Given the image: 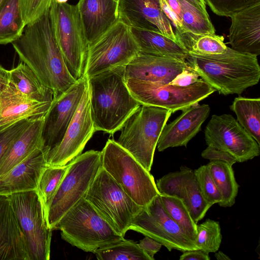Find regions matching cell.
Listing matches in <instances>:
<instances>
[{"instance_id":"f546056e","label":"cell","mask_w":260,"mask_h":260,"mask_svg":"<svg viewBox=\"0 0 260 260\" xmlns=\"http://www.w3.org/2000/svg\"><path fill=\"white\" fill-rule=\"evenodd\" d=\"M177 40L188 54L210 56L225 53L228 47L224 37L215 34L200 35L188 31H175Z\"/></svg>"},{"instance_id":"9a60e30c","label":"cell","mask_w":260,"mask_h":260,"mask_svg":"<svg viewBox=\"0 0 260 260\" xmlns=\"http://www.w3.org/2000/svg\"><path fill=\"white\" fill-rule=\"evenodd\" d=\"M91 114L89 92L87 86L77 110L61 142L51 149L48 165L63 166L81 154L85 145L95 132Z\"/></svg>"},{"instance_id":"7a4b0ae2","label":"cell","mask_w":260,"mask_h":260,"mask_svg":"<svg viewBox=\"0 0 260 260\" xmlns=\"http://www.w3.org/2000/svg\"><path fill=\"white\" fill-rule=\"evenodd\" d=\"M87 82L95 131L113 135L141 106L127 87L125 66L87 77Z\"/></svg>"},{"instance_id":"60d3db41","label":"cell","mask_w":260,"mask_h":260,"mask_svg":"<svg viewBox=\"0 0 260 260\" xmlns=\"http://www.w3.org/2000/svg\"><path fill=\"white\" fill-rule=\"evenodd\" d=\"M52 0H19L23 18L26 25L35 21L47 11Z\"/></svg>"},{"instance_id":"74e56055","label":"cell","mask_w":260,"mask_h":260,"mask_svg":"<svg viewBox=\"0 0 260 260\" xmlns=\"http://www.w3.org/2000/svg\"><path fill=\"white\" fill-rule=\"evenodd\" d=\"M199 188L207 203L212 206L222 201V196L215 183L207 165L201 166L193 171Z\"/></svg>"},{"instance_id":"ac0fdd59","label":"cell","mask_w":260,"mask_h":260,"mask_svg":"<svg viewBox=\"0 0 260 260\" xmlns=\"http://www.w3.org/2000/svg\"><path fill=\"white\" fill-rule=\"evenodd\" d=\"M156 185L160 193L182 200L197 224L212 207L203 197L193 171L188 168L182 167L179 171L164 175Z\"/></svg>"},{"instance_id":"d4e9b609","label":"cell","mask_w":260,"mask_h":260,"mask_svg":"<svg viewBox=\"0 0 260 260\" xmlns=\"http://www.w3.org/2000/svg\"><path fill=\"white\" fill-rule=\"evenodd\" d=\"M77 5L88 45L119 20L114 0H79Z\"/></svg>"},{"instance_id":"db71d44e","label":"cell","mask_w":260,"mask_h":260,"mask_svg":"<svg viewBox=\"0 0 260 260\" xmlns=\"http://www.w3.org/2000/svg\"><path fill=\"white\" fill-rule=\"evenodd\" d=\"M115 2H116L117 3L118 2L119 0H114Z\"/></svg>"},{"instance_id":"f1b7e54d","label":"cell","mask_w":260,"mask_h":260,"mask_svg":"<svg viewBox=\"0 0 260 260\" xmlns=\"http://www.w3.org/2000/svg\"><path fill=\"white\" fill-rule=\"evenodd\" d=\"M211 175L222 196L218 204L222 207H231L234 205L239 185L237 183L233 165L222 160H210L207 164Z\"/></svg>"},{"instance_id":"44dd1931","label":"cell","mask_w":260,"mask_h":260,"mask_svg":"<svg viewBox=\"0 0 260 260\" xmlns=\"http://www.w3.org/2000/svg\"><path fill=\"white\" fill-rule=\"evenodd\" d=\"M210 111L208 105L199 103L182 110L179 116L164 127L157 144L158 151H163L170 147H186L201 131Z\"/></svg>"},{"instance_id":"cb8c5ba5","label":"cell","mask_w":260,"mask_h":260,"mask_svg":"<svg viewBox=\"0 0 260 260\" xmlns=\"http://www.w3.org/2000/svg\"><path fill=\"white\" fill-rule=\"evenodd\" d=\"M51 103L31 100L9 83L0 92V131L23 119L45 116Z\"/></svg>"},{"instance_id":"8992f818","label":"cell","mask_w":260,"mask_h":260,"mask_svg":"<svg viewBox=\"0 0 260 260\" xmlns=\"http://www.w3.org/2000/svg\"><path fill=\"white\" fill-rule=\"evenodd\" d=\"M101 167L142 207L160 194L150 172L113 139L101 151Z\"/></svg>"},{"instance_id":"7402d4cb","label":"cell","mask_w":260,"mask_h":260,"mask_svg":"<svg viewBox=\"0 0 260 260\" xmlns=\"http://www.w3.org/2000/svg\"><path fill=\"white\" fill-rule=\"evenodd\" d=\"M229 35L233 50L257 56L260 54V2L233 14Z\"/></svg>"},{"instance_id":"7bdbcfd3","label":"cell","mask_w":260,"mask_h":260,"mask_svg":"<svg viewBox=\"0 0 260 260\" xmlns=\"http://www.w3.org/2000/svg\"><path fill=\"white\" fill-rule=\"evenodd\" d=\"M201 155L204 158L210 160H222L229 162L233 165L237 162L235 159L228 153L209 146H207L203 151Z\"/></svg>"},{"instance_id":"8fae6325","label":"cell","mask_w":260,"mask_h":260,"mask_svg":"<svg viewBox=\"0 0 260 260\" xmlns=\"http://www.w3.org/2000/svg\"><path fill=\"white\" fill-rule=\"evenodd\" d=\"M9 197L25 238L29 260H49L52 230L47 225L37 191L17 192Z\"/></svg>"},{"instance_id":"4dcf8cb0","label":"cell","mask_w":260,"mask_h":260,"mask_svg":"<svg viewBox=\"0 0 260 260\" xmlns=\"http://www.w3.org/2000/svg\"><path fill=\"white\" fill-rule=\"evenodd\" d=\"M230 107L239 124L260 145V98L239 96Z\"/></svg>"},{"instance_id":"f6af8a7d","label":"cell","mask_w":260,"mask_h":260,"mask_svg":"<svg viewBox=\"0 0 260 260\" xmlns=\"http://www.w3.org/2000/svg\"><path fill=\"white\" fill-rule=\"evenodd\" d=\"M161 8L167 18L176 28V31H184V29L180 19L170 8L166 0H160Z\"/></svg>"},{"instance_id":"ba28073f","label":"cell","mask_w":260,"mask_h":260,"mask_svg":"<svg viewBox=\"0 0 260 260\" xmlns=\"http://www.w3.org/2000/svg\"><path fill=\"white\" fill-rule=\"evenodd\" d=\"M49 12L53 34L67 68L78 80L84 75L88 44L77 5L52 0Z\"/></svg>"},{"instance_id":"d6a6232c","label":"cell","mask_w":260,"mask_h":260,"mask_svg":"<svg viewBox=\"0 0 260 260\" xmlns=\"http://www.w3.org/2000/svg\"><path fill=\"white\" fill-rule=\"evenodd\" d=\"M159 196L166 212L196 244L197 224L184 202L174 196L162 193Z\"/></svg>"},{"instance_id":"5b68a950","label":"cell","mask_w":260,"mask_h":260,"mask_svg":"<svg viewBox=\"0 0 260 260\" xmlns=\"http://www.w3.org/2000/svg\"><path fill=\"white\" fill-rule=\"evenodd\" d=\"M172 112L164 108L141 105L120 128L116 141L148 171L161 131Z\"/></svg>"},{"instance_id":"836d02e7","label":"cell","mask_w":260,"mask_h":260,"mask_svg":"<svg viewBox=\"0 0 260 260\" xmlns=\"http://www.w3.org/2000/svg\"><path fill=\"white\" fill-rule=\"evenodd\" d=\"M94 253L99 260H153L137 243L125 239L99 248Z\"/></svg>"},{"instance_id":"7c38bea8","label":"cell","mask_w":260,"mask_h":260,"mask_svg":"<svg viewBox=\"0 0 260 260\" xmlns=\"http://www.w3.org/2000/svg\"><path fill=\"white\" fill-rule=\"evenodd\" d=\"M125 81L131 94L141 105L164 108L172 113L199 103L216 91L201 78L188 86L155 84L133 79Z\"/></svg>"},{"instance_id":"8d00e7d4","label":"cell","mask_w":260,"mask_h":260,"mask_svg":"<svg viewBox=\"0 0 260 260\" xmlns=\"http://www.w3.org/2000/svg\"><path fill=\"white\" fill-rule=\"evenodd\" d=\"M222 240L219 222L207 219L197 224L196 245L198 249L205 252L215 253L220 247Z\"/></svg>"},{"instance_id":"d590c367","label":"cell","mask_w":260,"mask_h":260,"mask_svg":"<svg viewBox=\"0 0 260 260\" xmlns=\"http://www.w3.org/2000/svg\"><path fill=\"white\" fill-rule=\"evenodd\" d=\"M67 168L68 165L63 166L48 165L40 177L36 191L42 202L45 217Z\"/></svg>"},{"instance_id":"603a6c76","label":"cell","mask_w":260,"mask_h":260,"mask_svg":"<svg viewBox=\"0 0 260 260\" xmlns=\"http://www.w3.org/2000/svg\"><path fill=\"white\" fill-rule=\"evenodd\" d=\"M0 260H29L25 238L10 197L1 194Z\"/></svg>"},{"instance_id":"6da1fadb","label":"cell","mask_w":260,"mask_h":260,"mask_svg":"<svg viewBox=\"0 0 260 260\" xmlns=\"http://www.w3.org/2000/svg\"><path fill=\"white\" fill-rule=\"evenodd\" d=\"M49 11L26 25L20 37L11 44L21 61L52 90L54 98L65 92L77 80L69 72L54 38Z\"/></svg>"},{"instance_id":"4316f807","label":"cell","mask_w":260,"mask_h":260,"mask_svg":"<svg viewBox=\"0 0 260 260\" xmlns=\"http://www.w3.org/2000/svg\"><path fill=\"white\" fill-rule=\"evenodd\" d=\"M131 29L141 52L184 60L188 56L187 51L179 42L160 33L133 27Z\"/></svg>"},{"instance_id":"e575fe53","label":"cell","mask_w":260,"mask_h":260,"mask_svg":"<svg viewBox=\"0 0 260 260\" xmlns=\"http://www.w3.org/2000/svg\"><path fill=\"white\" fill-rule=\"evenodd\" d=\"M179 1L182 11V24L185 31L200 35L215 34L208 13L203 12L185 0Z\"/></svg>"},{"instance_id":"52a82bcc","label":"cell","mask_w":260,"mask_h":260,"mask_svg":"<svg viewBox=\"0 0 260 260\" xmlns=\"http://www.w3.org/2000/svg\"><path fill=\"white\" fill-rule=\"evenodd\" d=\"M101 167V151L90 150L68 164V168L52 200L46 219L52 230L60 218L84 198Z\"/></svg>"},{"instance_id":"277c9868","label":"cell","mask_w":260,"mask_h":260,"mask_svg":"<svg viewBox=\"0 0 260 260\" xmlns=\"http://www.w3.org/2000/svg\"><path fill=\"white\" fill-rule=\"evenodd\" d=\"M62 239L85 252L124 239L85 198L71 208L55 225Z\"/></svg>"},{"instance_id":"484cf974","label":"cell","mask_w":260,"mask_h":260,"mask_svg":"<svg viewBox=\"0 0 260 260\" xmlns=\"http://www.w3.org/2000/svg\"><path fill=\"white\" fill-rule=\"evenodd\" d=\"M44 116L33 119L8 149L0 165V176L20 163L35 149L45 147L42 139Z\"/></svg>"},{"instance_id":"3957f363","label":"cell","mask_w":260,"mask_h":260,"mask_svg":"<svg viewBox=\"0 0 260 260\" xmlns=\"http://www.w3.org/2000/svg\"><path fill=\"white\" fill-rule=\"evenodd\" d=\"M188 67L219 94H241L257 84L260 67L256 56L228 47L221 54L210 56L188 54Z\"/></svg>"},{"instance_id":"f5cc1de1","label":"cell","mask_w":260,"mask_h":260,"mask_svg":"<svg viewBox=\"0 0 260 260\" xmlns=\"http://www.w3.org/2000/svg\"><path fill=\"white\" fill-rule=\"evenodd\" d=\"M6 0H0V7L3 4V3L6 1Z\"/></svg>"},{"instance_id":"bcb514c9","label":"cell","mask_w":260,"mask_h":260,"mask_svg":"<svg viewBox=\"0 0 260 260\" xmlns=\"http://www.w3.org/2000/svg\"><path fill=\"white\" fill-rule=\"evenodd\" d=\"M180 260H210L209 253L199 249L189 250L183 252Z\"/></svg>"},{"instance_id":"83f0119b","label":"cell","mask_w":260,"mask_h":260,"mask_svg":"<svg viewBox=\"0 0 260 260\" xmlns=\"http://www.w3.org/2000/svg\"><path fill=\"white\" fill-rule=\"evenodd\" d=\"M8 75L9 83L27 98L40 103L52 102V90L43 85L32 70L23 62L8 70Z\"/></svg>"},{"instance_id":"816d5d0a","label":"cell","mask_w":260,"mask_h":260,"mask_svg":"<svg viewBox=\"0 0 260 260\" xmlns=\"http://www.w3.org/2000/svg\"><path fill=\"white\" fill-rule=\"evenodd\" d=\"M57 2L59 3H66L68 0H56Z\"/></svg>"},{"instance_id":"e0dca14e","label":"cell","mask_w":260,"mask_h":260,"mask_svg":"<svg viewBox=\"0 0 260 260\" xmlns=\"http://www.w3.org/2000/svg\"><path fill=\"white\" fill-rule=\"evenodd\" d=\"M117 13L119 20L130 27L158 32L179 42L160 0H119Z\"/></svg>"},{"instance_id":"7dc6e473","label":"cell","mask_w":260,"mask_h":260,"mask_svg":"<svg viewBox=\"0 0 260 260\" xmlns=\"http://www.w3.org/2000/svg\"><path fill=\"white\" fill-rule=\"evenodd\" d=\"M9 83L8 70L0 64V92Z\"/></svg>"},{"instance_id":"c3c4849f","label":"cell","mask_w":260,"mask_h":260,"mask_svg":"<svg viewBox=\"0 0 260 260\" xmlns=\"http://www.w3.org/2000/svg\"><path fill=\"white\" fill-rule=\"evenodd\" d=\"M170 8L177 15L181 22L182 11L180 3L179 0H166Z\"/></svg>"},{"instance_id":"5bb4252c","label":"cell","mask_w":260,"mask_h":260,"mask_svg":"<svg viewBox=\"0 0 260 260\" xmlns=\"http://www.w3.org/2000/svg\"><path fill=\"white\" fill-rule=\"evenodd\" d=\"M204 133L207 146L228 153L238 162L260 154V145L231 114L213 115Z\"/></svg>"},{"instance_id":"f35d334b","label":"cell","mask_w":260,"mask_h":260,"mask_svg":"<svg viewBox=\"0 0 260 260\" xmlns=\"http://www.w3.org/2000/svg\"><path fill=\"white\" fill-rule=\"evenodd\" d=\"M216 14L230 17L246 8L260 2V0H204Z\"/></svg>"},{"instance_id":"2e32d148","label":"cell","mask_w":260,"mask_h":260,"mask_svg":"<svg viewBox=\"0 0 260 260\" xmlns=\"http://www.w3.org/2000/svg\"><path fill=\"white\" fill-rule=\"evenodd\" d=\"M87 86V77L83 75L65 92L54 98L44 116L42 139L50 150L61 141L75 114Z\"/></svg>"},{"instance_id":"30bf717a","label":"cell","mask_w":260,"mask_h":260,"mask_svg":"<svg viewBox=\"0 0 260 260\" xmlns=\"http://www.w3.org/2000/svg\"><path fill=\"white\" fill-rule=\"evenodd\" d=\"M140 52L131 27L118 20L88 45L84 75L89 77L126 66Z\"/></svg>"},{"instance_id":"d6986e66","label":"cell","mask_w":260,"mask_h":260,"mask_svg":"<svg viewBox=\"0 0 260 260\" xmlns=\"http://www.w3.org/2000/svg\"><path fill=\"white\" fill-rule=\"evenodd\" d=\"M188 68L186 60L139 52L125 67V78L167 84Z\"/></svg>"},{"instance_id":"681fc988","label":"cell","mask_w":260,"mask_h":260,"mask_svg":"<svg viewBox=\"0 0 260 260\" xmlns=\"http://www.w3.org/2000/svg\"><path fill=\"white\" fill-rule=\"evenodd\" d=\"M197 8L204 12L207 13L206 9V3L204 0H185Z\"/></svg>"},{"instance_id":"1f68e13d","label":"cell","mask_w":260,"mask_h":260,"mask_svg":"<svg viewBox=\"0 0 260 260\" xmlns=\"http://www.w3.org/2000/svg\"><path fill=\"white\" fill-rule=\"evenodd\" d=\"M25 25L19 0H6L0 7V45L12 43L19 38Z\"/></svg>"},{"instance_id":"4fadbf2b","label":"cell","mask_w":260,"mask_h":260,"mask_svg":"<svg viewBox=\"0 0 260 260\" xmlns=\"http://www.w3.org/2000/svg\"><path fill=\"white\" fill-rule=\"evenodd\" d=\"M130 230L153 239L170 251L198 249L195 243L166 212L159 195L141 208L132 220Z\"/></svg>"},{"instance_id":"ab89813d","label":"cell","mask_w":260,"mask_h":260,"mask_svg":"<svg viewBox=\"0 0 260 260\" xmlns=\"http://www.w3.org/2000/svg\"><path fill=\"white\" fill-rule=\"evenodd\" d=\"M33 119H23L0 131V165L12 144Z\"/></svg>"},{"instance_id":"f907efd6","label":"cell","mask_w":260,"mask_h":260,"mask_svg":"<svg viewBox=\"0 0 260 260\" xmlns=\"http://www.w3.org/2000/svg\"><path fill=\"white\" fill-rule=\"evenodd\" d=\"M215 257L217 260H231V258L223 252L219 251L215 252Z\"/></svg>"},{"instance_id":"b9f144b4","label":"cell","mask_w":260,"mask_h":260,"mask_svg":"<svg viewBox=\"0 0 260 260\" xmlns=\"http://www.w3.org/2000/svg\"><path fill=\"white\" fill-rule=\"evenodd\" d=\"M199 76L189 67L184 70L170 83V84L179 86H188L197 82L199 79Z\"/></svg>"},{"instance_id":"ee69618b","label":"cell","mask_w":260,"mask_h":260,"mask_svg":"<svg viewBox=\"0 0 260 260\" xmlns=\"http://www.w3.org/2000/svg\"><path fill=\"white\" fill-rule=\"evenodd\" d=\"M141 249L154 260V255L158 252L162 245L152 238L146 236L138 244Z\"/></svg>"},{"instance_id":"9c48e42d","label":"cell","mask_w":260,"mask_h":260,"mask_svg":"<svg viewBox=\"0 0 260 260\" xmlns=\"http://www.w3.org/2000/svg\"><path fill=\"white\" fill-rule=\"evenodd\" d=\"M84 198L123 237L134 217L142 208L102 167Z\"/></svg>"},{"instance_id":"ffe728a7","label":"cell","mask_w":260,"mask_h":260,"mask_svg":"<svg viewBox=\"0 0 260 260\" xmlns=\"http://www.w3.org/2000/svg\"><path fill=\"white\" fill-rule=\"evenodd\" d=\"M50 148L35 149L24 160L0 176V194L37 190L40 177L48 166Z\"/></svg>"}]
</instances>
